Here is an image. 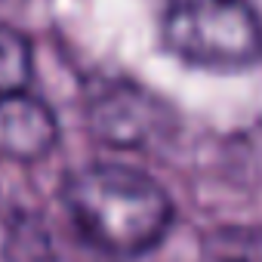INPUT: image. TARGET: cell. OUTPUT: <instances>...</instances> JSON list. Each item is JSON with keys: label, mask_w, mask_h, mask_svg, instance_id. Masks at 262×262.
<instances>
[{"label": "cell", "mask_w": 262, "mask_h": 262, "mask_svg": "<svg viewBox=\"0 0 262 262\" xmlns=\"http://www.w3.org/2000/svg\"><path fill=\"white\" fill-rule=\"evenodd\" d=\"M34 77V59H31V43L0 25V93H16V90H31Z\"/></svg>", "instance_id": "6"}, {"label": "cell", "mask_w": 262, "mask_h": 262, "mask_svg": "<svg viewBox=\"0 0 262 262\" xmlns=\"http://www.w3.org/2000/svg\"><path fill=\"white\" fill-rule=\"evenodd\" d=\"M13 262H50V241L37 222H19L10 241Z\"/></svg>", "instance_id": "7"}, {"label": "cell", "mask_w": 262, "mask_h": 262, "mask_svg": "<svg viewBox=\"0 0 262 262\" xmlns=\"http://www.w3.org/2000/svg\"><path fill=\"white\" fill-rule=\"evenodd\" d=\"M59 136L50 105L31 90L0 93V155L16 161L43 158Z\"/></svg>", "instance_id": "4"}, {"label": "cell", "mask_w": 262, "mask_h": 262, "mask_svg": "<svg viewBox=\"0 0 262 262\" xmlns=\"http://www.w3.org/2000/svg\"><path fill=\"white\" fill-rule=\"evenodd\" d=\"M204 262H262L259 225H219L204 244Z\"/></svg>", "instance_id": "5"}, {"label": "cell", "mask_w": 262, "mask_h": 262, "mask_svg": "<svg viewBox=\"0 0 262 262\" xmlns=\"http://www.w3.org/2000/svg\"><path fill=\"white\" fill-rule=\"evenodd\" d=\"M90 129L117 148H139L167 129V108L133 83H114L90 102Z\"/></svg>", "instance_id": "3"}, {"label": "cell", "mask_w": 262, "mask_h": 262, "mask_svg": "<svg viewBox=\"0 0 262 262\" xmlns=\"http://www.w3.org/2000/svg\"><path fill=\"white\" fill-rule=\"evenodd\" d=\"M62 201L77 228L117 256L151 250L173 225L170 194L151 176L120 164H93L71 173Z\"/></svg>", "instance_id": "1"}, {"label": "cell", "mask_w": 262, "mask_h": 262, "mask_svg": "<svg viewBox=\"0 0 262 262\" xmlns=\"http://www.w3.org/2000/svg\"><path fill=\"white\" fill-rule=\"evenodd\" d=\"M161 34L170 53L201 68L262 62V16L253 0H164Z\"/></svg>", "instance_id": "2"}]
</instances>
